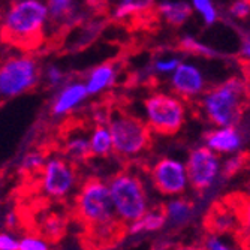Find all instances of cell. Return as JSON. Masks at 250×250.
Here are the masks:
<instances>
[{"label": "cell", "mask_w": 250, "mask_h": 250, "mask_svg": "<svg viewBox=\"0 0 250 250\" xmlns=\"http://www.w3.org/2000/svg\"><path fill=\"white\" fill-rule=\"evenodd\" d=\"M249 104V88L246 83L237 77L216 85L202 99V106L208 120L223 127H232L238 123Z\"/></svg>", "instance_id": "obj_3"}, {"label": "cell", "mask_w": 250, "mask_h": 250, "mask_svg": "<svg viewBox=\"0 0 250 250\" xmlns=\"http://www.w3.org/2000/svg\"><path fill=\"white\" fill-rule=\"evenodd\" d=\"M231 14L237 18H246L250 14V2H235L231 6Z\"/></svg>", "instance_id": "obj_31"}, {"label": "cell", "mask_w": 250, "mask_h": 250, "mask_svg": "<svg viewBox=\"0 0 250 250\" xmlns=\"http://www.w3.org/2000/svg\"><path fill=\"white\" fill-rule=\"evenodd\" d=\"M219 171V161L208 147H199L189 156L186 165L188 180L196 192H204L211 186Z\"/></svg>", "instance_id": "obj_9"}, {"label": "cell", "mask_w": 250, "mask_h": 250, "mask_svg": "<svg viewBox=\"0 0 250 250\" xmlns=\"http://www.w3.org/2000/svg\"><path fill=\"white\" fill-rule=\"evenodd\" d=\"M74 6L75 3L69 2V0H51L47 3L48 18L53 21H64L72 15Z\"/></svg>", "instance_id": "obj_24"}, {"label": "cell", "mask_w": 250, "mask_h": 250, "mask_svg": "<svg viewBox=\"0 0 250 250\" xmlns=\"http://www.w3.org/2000/svg\"><path fill=\"white\" fill-rule=\"evenodd\" d=\"M202 225L206 231L211 235H223V234L235 235L238 231L237 216L229 204L223 198L211 204L206 216H204Z\"/></svg>", "instance_id": "obj_11"}, {"label": "cell", "mask_w": 250, "mask_h": 250, "mask_svg": "<svg viewBox=\"0 0 250 250\" xmlns=\"http://www.w3.org/2000/svg\"><path fill=\"white\" fill-rule=\"evenodd\" d=\"M48 21L47 3L39 0H20L6 11L0 38L3 42L24 51L38 48L43 42V32Z\"/></svg>", "instance_id": "obj_2"}, {"label": "cell", "mask_w": 250, "mask_h": 250, "mask_svg": "<svg viewBox=\"0 0 250 250\" xmlns=\"http://www.w3.org/2000/svg\"><path fill=\"white\" fill-rule=\"evenodd\" d=\"M41 177L42 190L50 198H64L69 195L77 183L74 167L62 157H51L45 162Z\"/></svg>", "instance_id": "obj_8"}, {"label": "cell", "mask_w": 250, "mask_h": 250, "mask_svg": "<svg viewBox=\"0 0 250 250\" xmlns=\"http://www.w3.org/2000/svg\"><path fill=\"white\" fill-rule=\"evenodd\" d=\"M45 157L41 154V153H29L26 157H24V161H22V169H24L26 172H38L43 169L45 167Z\"/></svg>", "instance_id": "obj_27"}, {"label": "cell", "mask_w": 250, "mask_h": 250, "mask_svg": "<svg viewBox=\"0 0 250 250\" xmlns=\"http://www.w3.org/2000/svg\"><path fill=\"white\" fill-rule=\"evenodd\" d=\"M147 126L161 135H174L185 123V105L177 98L156 93L144 101Z\"/></svg>", "instance_id": "obj_7"}, {"label": "cell", "mask_w": 250, "mask_h": 250, "mask_svg": "<svg viewBox=\"0 0 250 250\" xmlns=\"http://www.w3.org/2000/svg\"><path fill=\"white\" fill-rule=\"evenodd\" d=\"M178 48L185 53L193 54V56H204V57H214L217 56V53L206 45H202L201 42L192 39V38H183L178 42Z\"/></svg>", "instance_id": "obj_25"}, {"label": "cell", "mask_w": 250, "mask_h": 250, "mask_svg": "<svg viewBox=\"0 0 250 250\" xmlns=\"http://www.w3.org/2000/svg\"><path fill=\"white\" fill-rule=\"evenodd\" d=\"M42 232L48 241H59L60 238H63L64 232H66V220L64 217H62L57 213H51L42 220Z\"/></svg>", "instance_id": "obj_22"}, {"label": "cell", "mask_w": 250, "mask_h": 250, "mask_svg": "<svg viewBox=\"0 0 250 250\" xmlns=\"http://www.w3.org/2000/svg\"><path fill=\"white\" fill-rule=\"evenodd\" d=\"M74 214L83 226V237L88 247H108L125 235V223L116 214L108 185L96 177L83 183L75 198Z\"/></svg>", "instance_id": "obj_1"}, {"label": "cell", "mask_w": 250, "mask_h": 250, "mask_svg": "<svg viewBox=\"0 0 250 250\" xmlns=\"http://www.w3.org/2000/svg\"><path fill=\"white\" fill-rule=\"evenodd\" d=\"M193 211V204L188 199H175L167 206V219L171 225L181 226L189 222Z\"/></svg>", "instance_id": "obj_20"}, {"label": "cell", "mask_w": 250, "mask_h": 250, "mask_svg": "<svg viewBox=\"0 0 250 250\" xmlns=\"http://www.w3.org/2000/svg\"><path fill=\"white\" fill-rule=\"evenodd\" d=\"M90 141V151L92 156L96 157H106L112 151V140L108 129V125H96L92 135L88 136Z\"/></svg>", "instance_id": "obj_19"}, {"label": "cell", "mask_w": 250, "mask_h": 250, "mask_svg": "<svg viewBox=\"0 0 250 250\" xmlns=\"http://www.w3.org/2000/svg\"><path fill=\"white\" fill-rule=\"evenodd\" d=\"M112 151L122 157H132L147 150L151 144V130L146 122L119 111L108 119Z\"/></svg>", "instance_id": "obj_5"}, {"label": "cell", "mask_w": 250, "mask_h": 250, "mask_svg": "<svg viewBox=\"0 0 250 250\" xmlns=\"http://www.w3.org/2000/svg\"><path fill=\"white\" fill-rule=\"evenodd\" d=\"M178 66V62L175 59L172 60H168V62H157L154 64L156 71H161V72H171V71H175Z\"/></svg>", "instance_id": "obj_32"}, {"label": "cell", "mask_w": 250, "mask_h": 250, "mask_svg": "<svg viewBox=\"0 0 250 250\" xmlns=\"http://www.w3.org/2000/svg\"><path fill=\"white\" fill-rule=\"evenodd\" d=\"M167 206H159L148 210L140 220L130 223L129 232L135 235L144 231H157L167 223Z\"/></svg>", "instance_id": "obj_17"}, {"label": "cell", "mask_w": 250, "mask_h": 250, "mask_svg": "<svg viewBox=\"0 0 250 250\" xmlns=\"http://www.w3.org/2000/svg\"><path fill=\"white\" fill-rule=\"evenodd\" d=\"M193 6L201 12V15L204 17L206 22H208V24L214 22V20H216V9H214L211 2H208V0H195Z\"/></svg>", "instance_id": "obj_29"}, {"label": "cell", "mask_w": 250, "mask_h": 250, "mask_svg": "<svg viewBox=\"0 0 250 250\" xmlns=\"http://www.w3.org/2000/svg\"><path fill=\"white\" fill-rule=\"evenodd\" d=\"M154 6L153 2H138V0H125L117 5L114 9V17L117 20H129V18H138L151 11Z\"/></svg>", "instance_id": "obj_21"}, {"label": "cell", "mask_w": 250, "mask_h": 250, "mask_svg": "<svg viewBox=\"0 0 250 250\" xmlns=\"http://www.w3.org/2000/svg\"><path fill=\"white\" fill-rule=\"evenodd\" d=\"M223 199L229 204L237 216L238 231L234 235L237 244L243 250H250V193L232 192L225 195Z\"/></svg>", "instance_id": "obj_12"}, {"label": "cell", "mask_w": 250, "mask_h": 250, "mask_svg": "<svg viewBox=\"0 0 250 250\" xmlns=\"http://www.w3.org/2000/svg\"><path fill=\"white\" fill-rule=\"evenodd\" d=\"M116 80V67L112 63H102L90 72L85 81L87 95H98L112 85Z\"/></svg>", "instance_id": "obj_15"}, {"label": "cell", "mask_w": 250, "mask_h": 250, "mask_svg": "<svg viewBox=\"0 0 250 250\" xmlns=\"http://www.w3.org/2000/svg\"><path fill=\"white\" fill-rule=\"evenodd\" d=\"M39 80V66L29 56H17L0 64V96L14 98L32 90Z\"/></svg>", "instance_id": "obj_6"}, {"label": "cell", "mask_w": 250, "mask_h": 250, "mask_svg": "<svg viewBox=\"0 0 250 250\" xmlns=\"http://www.w3.org/2000/svg\"><path fill=\"white\" fill-rule=\"evenodd\" d=\"M151 181L162 195H180L188 185L186 168L174 159H161L151 169Z\"/></svg>", "instance_id": "obj_10"}, {"label": "cell", "mask_w": 250, "mask_h": 250, "mask_svg": "<svg viewBox=\"0 0 250 250\" xmlns=\"http://www.w3.org/2000/svg\"><path fill=\"white\" fill-rule=\"evenodd\" d=\"M66 154L72 161H85L88 156H92L90 151V141L83 135H75L66 143Z\"/></svg>", "instance_id": "obj_23"}, {"label": "cell", "mask_w": 250, "mask_h": 250, "mask_svg": "<svg viewBox=\"0 0 250 250\" xmlns=\"http://www.w3.org/2000/svg\"><path fill=\"white\" fill-rule=\"evenodd\" d=\"M207 249L208 250H229V247H226L223 243H220L217 238H210L207 241Z\"/></svg>", "instance_id": "obj_34"}, {"label": "cell", "mask_w": 250, "mask_h": 250, "mask_svg": "<svg viewBox=\"0 0 250 250\" xmlns=\"http://www.w3.org/2000/svg\"><path fill=\"white\" fill-rule=\"evenodd\" d=\"M111 195L117 217L126 225L140 220L147 210V193L140 177L129 171H122L109 180Z\"/></svg>", "instance_id": "obj_4"}, {"label": "cell", "mask_w": 250, "mask_h": 250, "mask_svg": "<svg viewBox=\"0 0 250 250\" xmlns=\"http://www.w3.org/2000/svg\"><path fill=\"white\" fill-rule=\"evenodd\" d=\"M249 164H250V153L244 151V153L232 157L231 161H228V162L225 164L223 171H222V177L223 178H231V177H234L237 172H240Z\"/></svg>", "instance_id": "obj_26"}, {"label": "cell", "mask_w": 250, "mask_h": 250, "mask_svg": "<svg viewBox=\"0 0 250 250\" xmlns=\"http://www.w3.org/2000/svg\"><path fill=\"white\" fill-rule=\"evenodd\" d=\"M172 250H208V249L204 246H178Z\"/></svg>", "instance_id": "obj_35"}, {"label": "cell", "mask_w": 250, "mask_h": 250, "mask_svg": "<svg viewBox=\"0 0 250 250\" xmlns=\"http://www.w3.org/2000/svg\"><path fill=\"white\" fill-rule=\"evenodd\" d=\"M87 90L83 83H72L64 85L53 104V112L56 116H63L72 111L78 104H81L85 99Z\"/></svg>", "instance_id": "obj_14"}, {"label": "cell", "mask_w": 250, "mask_h": 250, "mask_svg": "<svg viewBox=\"0 0 250 250\" xmlns=\"http://www.w3.org/2000/svg\"><path fill=\"white\" fill-rule=\"evenodd\" d=\"M157 12L161 14L169 24L181 26L192 15V8L186 2H162L157 5Z\"/></svg>", "instance_id": "obj_18"}, {"label": "cell", "mask_w": 250, "mask_h": 250, "mask_svg": "<svg viewBox=\"0 0 250 250\" xmlns=\"http://www.w3.org/2000/svg\"><path fill=\"white\" fill-rule=\"evenodd\" d=\"M48 81L53 84V85H56V84H59L60 81H62V78H63V74H62V71L59 69V67H56V66H53V67H50L48 69Z\"/></svg>", "instance_id": "obj_33"}, {"label": "cell", "mask_w": 250, "mask_h": 250, "mask_svg": "<svg viewBox=\"0 0 250 250\" xmlns=\"http://www.w3.org/2000/svg\"><path fill=\"white\" fill-rule=\"evenodd\" d=\"M171 84L178 95L189 98L201 92L204 85V80H202L201 72L195 66L183 63V64H178L177 69L174 71Z\"/></svg>", "instance_id": "obj_13"}, {"label": "cell", "mask_w": 250, "mask_h": 250, "mask_svg": "<svg viewBox=\"0 0 250 250\" xmlns=\"http://www.w3.org/2000/svg\"><path fill=\"white\" fill-rule=\"evenodd\" d=\"M206 140L210 148L220 153L234 151L240 146V136L234 127H223L220 130L208 132L206 133Z\"/></svg>", "instance_id": "obj_16"}, {"label": "cell", "mask_w": 250, "mask_h": 250, "mask_svg": "<svg viewBox=\"0 0 250 250\" xmlns=\"http://www.w3.org/2000/svg\"><path fill=\"white\" fill-rule=\"evenodd\" d=\"M18 250H50V246L41 237L29 235L18 241Z\"/></svg>", "instance_id": "obj_28"}, {"label": "cell", "mask_w": 250, "mask_h": 250, "mask_svg": "<svg viewBox=\"0 0 250 250\" xmlns=\"http://www.w3.org/2000/svg\"><path fill=\"white\" fill-rule=\"evenodd\" d=\"M243 54L250 59V39H244L243 42Z\"/></svg>", "instance_id": "obj_36"}, {"label": "cell", "mask_w": 250, "mask_h": 250, "mask_svg": "<svg viewBox=\"0 0 250 250\" xmlns=\"http://www.w3.org/2000/svg\"><path fill=\"white\" fill-rule=\"evenodd\" d=\"M0 250H18V240L11 234L0 232Z\"/></svg>", "instance_id": "obj_30"}]
</instances>
